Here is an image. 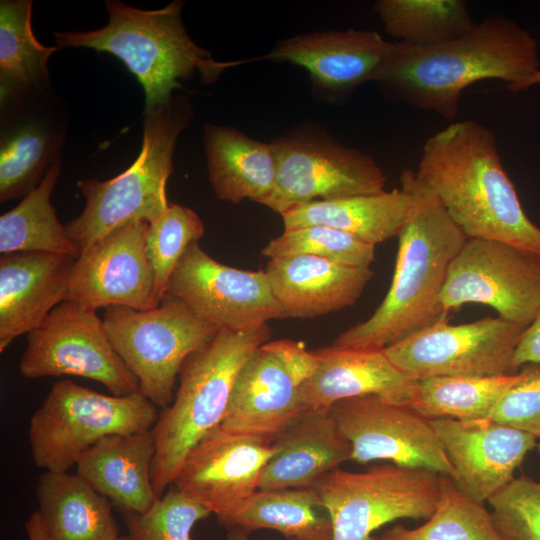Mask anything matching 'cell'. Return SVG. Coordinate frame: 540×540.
Masks as SVG:
<instances>
[{
  "label": "cell",
  "mask_w": 540,
  "mask_h": 540,
  "mask_svg": "<svg viewBox=\"0 0 540 540\" xmlns=\"http://www.w3.org/2000/svg\"><path fill=\"white\" fill-rule=\"evenodd\" d=\"M313 352L317 367L300 389L306 410L331 408L338 401L367 395L407 406L416 399L418 382L397 368L384 349L332 344Z\"/></svg>",
  "instance_id": "21"
},
{
  "label": "cell",
  "mask_w": 540,
  "mask_h": 540,
  "mask_svg": "<svg viewBox=\"0 0 540 540\" xmlns=\"http://www.w3.org/2000/svg\"><path fill=\"white\" fill-rule=\"evenodd\" d=\"M537 84H540V69L507 87L512 92H518Z\"/></svg>",
  "instance_id": "43"
},
{
  "label": "cell",
  "mask_w": 540,
  "mask_h": 540,
  "mask_svg": "<svg viewBox=\"0 0 540 540\" xmlns=\"http://www.w3.org/2000/svg\"><path fill=\"white\" fill-rule=\"evenodd\" d=\"M77 258L50 252H13L0 257V352L38 328L67 300Z\"/></svg>",
  "instance_id": "22"
},
{
  "label": "cell",
  "mask_w": 540,
  "mask_h": 540,
  "mask_svg": "<svg viewBox=\"0 0 540 540\" xmlns=\"http://www.w3.org/2000/svg\"><path fill=\"white\" fill-rule=\"evenodd\" d=\"M517 369L526 364L540 365V304L532 322L523 331L514 351Z\"/></svg>",
  "instance_id": "41"
},
{
  "label": "cell",
  "mask_w": 540,
  "mask_h": 540,
  "mask_svg": "<svg viewBox=\"0 0 540 540\" xmlns=\"http://www.w3.org/2000/svg\"><path fill=\"white\" fill-rule=\"evenodd\" d=\"M313 372L306 353L284 340L264 343L241 369L220 427L273 443L306 411L300 389Z\"/></svg>",
  "instance_id": "14"
},
{
  "label": "cell",
  "mask_w": 540,
  "mask_h": 540,
  "mask_svg": "<svg viewBox=\"0 0 540 540\" xmlns=\"http://www.w3.org/2000/svg\"><path fill=\"white\" fill-rule=\"evenodd\" d=\"M400 185L391 191L316 200L292 207L281 214L284 230L325 225L376 246L398 236L409 217L412 195L406 185Z\"/></svg>",
  "instance_id": "27"
},
{
  "label": "cell",
  "mask_w": 540,
  "mask_h": 540,
  "mask_svg": "<svg viewBox=\"0 0 540 540\" xmlns=\"http://www.w3.org/2000/svg\"><path fill=\"white\" fill-rule=\"evenodd\" d=\"M149 223L131 222L92 244L76 259L67 300L97 309L157 307L154 275L146 255Z\"/></svg>",
  "instance_id": "17"
},
{
  "label": "cell",
  "mask_w": 540,
  "mask_h": 540,
  "mask_svg": "<svg viewBox=\"0 0 540 540\" xmlns=\"http://www.w3.org/2000/svg\"><path fill=\"white\" fill-rule=\"evenodd\" d=\"M166 294L184 302L219 329L245 332L286 318L265 270H243L189 245L172 273Z\"/></svg>",
  "instance_id": "15"
},
{
  "label": "cell",
  "mask_w": 540,
  "mask_h": 540,
  "mask_svg": "<svg viewBox=\"0 0 540 540\" xmlns=\"http://www.w3.org/2000/svg\"><path fill=\"white\" fill-rule=\"evenodd\" d=\"M430 421L452 466L454 486L480 503L515 478V470L539 440L489 418Z\"/></svg>",
  "instance_id": "19"
},
{
  "label": "cell",
  "mask_w": 540,
  "mask_h": 540,
  "mask_svg": "<svg viewBox=\"0 0 540 540\" xmlns=\"http://www.w3.org/2000/svg\"><path fill=\"white\" fill-rule=\"evenodd\" d=\"M108 24L86 32H56V46L85 47L120 59L138 79L145 92L149 113L167 104L180 80L196 71L202 83H213L232 62H218L187 34L175 0L158 10H142L118 0H107Z\"/></svg>",
  "instance_id": "4"
},
{
  "label": "cell",
  "mask_w": 540,
  "mask_h": 540,
  "mask_svg": "<svg viewBox=\"0 0 540 540\" xmlns=\"http://www.w3.org/2000/svg\"><path fill=\"white\" fill-rule=\"evenodd\" d=\"M31 0L0 2V102L4 109L49 85L48 59L60 49L38 42L31 26Z\"/></svg>",
  "instance_id": "30"
},
{
  "label": "cell",
  "mask_w": 540,
  "mask_h": 540,
  "mask_svg": "<svg viewBox=\"0 0 540 540\" xmlns=\"http://www.w3.org/2000/svg\"><path fill=\"white\" fill-rule=\"evenodd\" d=\"M116 540H131V538L126 535V536H119Z\"/></svg>",
  "instance_id": "45"
},
{
  "label": "cell",
  "mask_w": 540,
  "mask_h": 540,
  "mask_svg": "<svg viewBox=\"0 0 540 540\" xmlns=\"http://www.w3.org/2000/svg\"><path fill=\"white\" fill-rule=\"evenodd\" d=\"M412 195L399 233L390 288L374 313L342 332L336 346L385 349L448 316L440 297L449 266L467 240L435 194L407 169L400 176Z\"/></svg>",
  "instance_id": "3"
},
{
  "label": "cell",
  "mask_w": 540,
  "mask_h": 540,
  "mask_svg": "<svg viewBox=\"0 0 540 540\" xmlns=\"http://www.w3.org/2000/svg\"><path fill=\"white\" fill-rule=\"evenodd\" d=\"M61 173L54 163L41 183L0 217V253L50 252L78 258L79 249L57 218L51 195Z\"/></svg>",
  "instance_id": "32"
},
{
  "label": "cell",
  "mask_w": 540,
  "mask_h": 540,
  "mask_svg": "<svg viewBox=\"0 0 540 540\" xmlns=\"http://www.w3.org/2000/svg\"><path fill=\"white\" fill-rule=\"evenodd\" d=\"M415 175L467 238L503 241L540 257V228L523 210L485 125L464 120L436 132Z\"/></svg>",
  "instance_id": "1"
},
{
  "label": "cell",
  "mask_w": 540,
  "mask_h": 540,
  "mask_svg": "<svg viewBox=\"0 0 540 540\" xmlns=\"http://www.w3.org/2000/svg\"><path fill=\"white\" fill-rule=\"evenodd\" d=\"M330 409L352 445V461L387 460L452 476V466L431 421L411 406L367 395L338 401Z\"/></svg>",
  "instance_id": "16"
},
{
  "label": "cell",
  "mask_w": 540,
  "mask_h": 540,
  "mask_svg": "<svg viewBox=\"0 0 540 540\" xmlns=\"http://www.w3.org/2000/svg\"><path fill=\"white\" fill-rule=\"evenodd\" d=\"M374 9L389 35L413 47L455 40L476 24L462 0H378Z\"/></svg>",
  "instance_id": "33"
},
{
  "label": "cell",
  "mask_w": 540,
  "mask_h": 540,
  "mask_svg": "<svg viewBox=\"0 0 540 540\" xmlns=\"http://www.w3.org/2000/svg\"><path fill=\"white\" fill-rule=\"evenodd\" d=\"M393 46L376 31H318L287 38L263 58L301 66L317 88L341 95L373 81Z\"/></svg>",
  "instance_id": "20"
},
{
  "label": "cell",
  "mask_w": 540,
  "mask_h": 540,
  "mask_svg": "<svg viewBox=\"0 0 540 540\" xmlns=\"http://www.w3.org/2000/svg\"><path fill=\"white\" fill-rule=\"evenodd\" d=\"M521 377L519 369L506 376H445L418 380L416 399L411 407L428 420L486 419Z\"/></svg>",
  "instance_id": "34"
},
{
  "label": "cell",
  "mask_w": 540,
  "mask_h": 540,
  "mask_svg": "<svg viewBox=\"0 0 540 540\" xmlns=\"http://www.w3.org/2000/svg\"><path fill=\"white\" fill-rule=\"evenodd\" d=\"M448 316L384 349L413 380L445 376H506L519 371L513 356L526 326L502 317L450 324Z\"/></svg>",
  "instance_id": "11"
},
{
  "label": "cell",
  "mask_w": 540,
  "mask_h": 540,
  "mask_svg": "<svg viewBox=\"0 0 540 540\" xmlns=\"http://www.w3.org/2000/svg\"><path fill=\"white\" fill-rule=\"evenodd\" d=\"M538 69L537 41L530 32L508 18L491 16L434 47L394 42L373 82L392 100L454 120L470 85L483 79L511 85Z\"/></svg>",
  "instance_id": "2"
},
{
  "label": "cell",
  "mask_w": 540,
  "mask_h": 540,
  "mask_svg": "<svg viewBox=\"0 0 540 540\" xmlns=\"http://www.w3.org/2000/svg\"><path fill=\"white\" fill-rule=\"evenodd\" d=\"M6 126L0 141V201L24 198L56 163L62 136L44 119L25 117Z\"/></svg>",
  "instance_id": "31"
},
{
  "label": "cell",
  "mask_w": 540,
  "mask_h": 540,
  "mask_svg": "<svg viewBox=\"0 0 540 540\" xmlns=\"http://www.w3.org/2000/svg\"><path fill=\"white\" fill-rule=\"evenodd\" d=\"M443 474L422 467L373 465L363 472L339 468L312 488L332 524V540H374L373 533L398 519H425L435 511Z\"/></svg>",
  "instance_id": "9"
},
{
  "label": "cell",
  "mask_w": 540,
  "mask_h": 540,
  "mask_svg": "<svg viewBox=\"0 0 540 540\" xmlns=\"http://www.w3.org/2000/svg\"><path fill=\"white\" fill-rule=\"evenodd\" d=\"M273 443L277 452L264 467L258 490L312 488L352 458V445L330 408L304 411Z\"/></svg>",
  "instance_id": "23"
},
{
  "label": "cell",
  "mask_w": 540,
  "mask_h": 540,
  "mask_svg": "<svg viewBox=\"0 0 540 540\" xmlns=\"http://www.w3.org/2000/svg\"><path fill=\"white\" fill-rule=\"evenodd\" d=\"M204 234V224L192 209L169 204L164 213L149 224L146 255L154 275V300L159 306L178 262L193 242Z\"/></svg>",
  "instance_id": "36"
},
{
  "label": "cell",
  "mask_w": 540,
  "mask_h": 540,
  "mask_svg": "<svg viewBox=\"0 0 540 540\" xmlns=\"http://www.w3.org/2000/svg\"><path fill=\"white\" fill-rule=\"evenodd\" d=\"M537 450H538V453L540 454V439L538 440V444H537Z\"/></svg>",
  "instance_id": "46"
},
{
  "label": "cell",
  "mask_w": 540,
  "mask_h": 540,
  "mask_svg": "<svg viewBox=\"0 0 540 540\" xmlns=\"http://www.w3.org/2000/svg\"><path fill=\"white\" fill-rule=\"evenodd\" d=\"M28 540H50L45 523L39 513L35 511L25 522Z\"/></svg>",
  "instance_id": "42"
},
{
  "label": "cell",
  "mask_w": 540,
  "mask_h": 540,
  "mask_svg": "<svg viewBox=\"0 0 540 540\" xmlns=\"http://www.w3.org/2000/svg\"><path fill=\"white\" fill-rule=\"evenodd\" d=\"M521 379L500 399L489 419L540 439V365L520 368Z\"/></svg>",
  "instance_id": "40"
},
{
  "label": "cell",
  "mask_w": 540,
  "mask_h": 540,
  "mask_svg": "<svg viewBox=\"0 0 540 540\" xmlns=\"http://www.w3.org/2000/svg\"><path fill=\"white\" fill-rule=\"evenodd\" d=\"M28 379L79 376L103 384L112 395L139 391V381L115 350L95 309L64 301L27 334L19 363Z\"/></svg>",
  "instance_id": "10"
},
{
  "label": "cell",
  "mask_w": 540,
  "mask_h": 540,
  "mask_svg": "<svg viewBox=\"0 0 540 540\" xmlns=\"http://www.w3.org/2000/svg\"><path fill=\"white\" fill-rule=\"evenodd\" d=\"M155 454L152 430L107 436L81 455L77 474L121 513H143L157 500L152 480Z\"/></svg>",
  "instance_id": "25"
},
{
  "label": "cell",
  "mask_w": 540,
  "mask_h": 540,
  "mask_svg": "<svg viewBox=\"0 0 540 540\" xmlns=\"http://www.w3.org/2000/svg\"><path fill=\"white\" fill-rule=\"evenodd\" d=\"M50 540H116L112 503L80 475L45 471L36 488Z\"/></svg>",
  "instance_id": "28"
},
{
  "label": "cell",
  "mask_w": 540,
  "mask_h": 540,
  "mask_svg": "<svg viewBox=\"0 0 540 540\" xmlns=\"http://www.w3.org/2000/svg\"><path fill=\"white\" fill-rule=\"evenodd\" d=\"M103 321L107 334L139 381V392L156 406L168 407L185 360L220 330L168 294L146 311L109 306Z\"/></svg>",
  "instance_id": "8"
},
{
  "label": "cell",
  "mask_w": 540,
  "mask_h": 540,
  "mask_svg": "<svg viewBox=\"0 0 540 540\" xmlns=\"http://www.w3.org/2000/svg\"><path fill=\"white\" fill-rule=\"evenodd\" d=\"M374 540H502L484 503L461 493L443 475L441 497L433 514L416 528L396 525Z\"/></svg>",
  "instance_id": "35"
},
{
  "label": "cell",
  "mask_w": 540,
  "mask_h": 540,
  "mask_svg": "<svg viewBox=\"0 0 540 540\" xmlns=\"http://www.w3.org/2000/svg\"><path fill=\"white\" fill-rule=\"evenodd\" d=\"M264 270L286 316L302 319L353 305L373 276L370 267L306 255L269 259Z\"/></svg>",
  "instance_id": "24"
},
{
  "label": "cell",
  "mask_w": 540,
  "mask_h": 540,
  "mask_svg": "<svg viewBox=\"0 0 540 540\" xmlns=\"http://www.w3.org/2000/svg\"><path fill=\"white\" fill-rule=\"evenodd\" d=\"M271 337L269 324L245 332L220 329L183 363L172 403L162 409L152 431V466L157 498L172 485L191 449L219 427L236 379L252 354Z\"/></svg>",
  "instance_id": "5"
},
{
  "label": "cell",
  "mask_w": 540,
  "mask_h": 540,
  "mask_svg": "<svg viewBox=\"0 0 540 540\" xmlns=\"http://www.w3.org/2000/svg\"><path fill=\"white\" fill-rule=\"evenodd\" d=\"M203 143L209 180L219 200L261 203L272 193L277 159L271 142L252 139L234 128L206 124Z\"/></svg>",
  "instance_id": "26"
},
{
  "label": "cell",
  "mask_w": 540,
  "mask_h": 540,
  "mask_svg": "<svg viewBox=\"0 0 540 540\" xmlns=\"http://www.w3.org/2000/svg\"><path fill=\"white\" fill-rule=\"evenodd\" d=\"M313 488L257 490L218 521L247 532L269 529L288 539L332 540V524Z\"/></svg>",
  "instance_id": "29"
},
{
  "label": "cell",
  "mask_w": 540,
  "mask_h": 540,
  "mask_svg": "<svg viewBox=\"0 0 540 540\" xmlns=\"http://www.w3.org/2000/svg\"><path fill=\"white\" fill-rule=\"evenodd\" d=\"M227 540H249L248 532L241 528H228ZM289 540H299V539H289Z\"/></svg>",
  "instance_id": "44"
},
{
  "label": "cell",
  "mask_w": 540,
  "mask_h": 540,
  "mask_svg": "<svg viewBox=\"0 0 540 540\" xmlns=\"http://www.w3.org/2000/svg\"><path fill=\"white\" fill-rule=\"evenodd\" d=\"M158 417L156 405L139 391L106 395L61 380L30 419L32 457L45 471L67 472L102 438L150 431Z\"/></svg>",
  "instance_id": "7"
},
{
  "label": "cell",
  "mask_w": 540,
  "mask_h": 540,
  "mask_svg": "<svg viewBox=\"0 0 540 540\" xmlns=\"http://www.w3.org/2000/svg\"><path fill=\"white\" fill-rule=\"evenodd\" d=\"M182 97L144 113L143 141L136 160L116 177L85 179L78 187L85 197L82 213L65 225L80 254L110 232L135 221L154 222L169 206L166 184L173 171L176 140L190 120Z\"/></svg>",
  "instance_id": "6"
},
{
  "label": "cell",
  "mask_w": 540,
  "mask_h": 540,
  "mask_svg": "<svg viewBox=\"0 0 540 540\" xmlns=\"http://www.w3.org/2000/svg\"><path fill=\"white\" fill-rule=\"evenodd\" d=\"M440 303L446 315L468 303L487 305L527 327L540 304V257L503 241L467 238L449 266Z\"/></svg>",
  "instance_id": "12"
},
{
  "label": "cell",
  "mask_w": 540,
  "mask_h": 540,
  "mask_svg": "<svg viewBox=\"0 0 540 540\" xmlns=\"http://www.w3.org/2000/svg\"><path fill=\"white\" fill-rule=\"evenodd\" d=\"M488 503L502 540H540V482L528 475L515 477Z\"/></svg>",
  "instance_id": "39"
},
{
  "label": "cell",
  "mask_w": 540,
  "mask_h": 540,
  "mask_svg": "<svg viewBox=\"0 0 540 540\" xmlns=\"http://www.w3.org/2000/svg\"><path fill=\"white\" fill-rule=\"evenodd\" d=\"M276 452L274 443L219 426L191 449L173 485L221 518L258 490Z\"/></svg>",
  "instance_id": "18"
},
{
  "label": "cell",
  "mask_w": 540,
  "mask_h": 540,
  "mask_svg": "<svg viewBox=\"0 0 540 540\" xmlns=\"http://www.w3.org/2000/svg\"><path fill=\"white\" fill-rule=\"evenodd\" d=\"M122 514L131 540H193V527L211 511L174 486L147 511Z\"/></svg>",
  "instance_id": "38"
},
{
  "label": "cell",
  "mask_w": 540,
  "mask_h": 540,
  "mask_svg": "<svg viewBox=\"0 0 540 540\" xmlns=\"http://www.w3.org/2000/svg\"><path fill=\"white\" fill-rule=\"evenodd\" d=\"M277 175L272 193L260 204L280 215L316 200L384 191L386 176L372 156L334 140L288 136L271 142Z\"/></svg>",
  "instance_id": "13"
},
{
  "label": "cell",
  "mask_w": 540,
  "mask_h": 540,
  "mask_svg": "<svg viewBox=\"0 0 540 540\" xmlns=\"http://www.w3.org/2000/svg\"><path fill=\"white\" fill-rule=\"evenodd\" d=\"M261 254L269 259L306 255L370 267L375 260V246L333 227L310 225L284 230L269 241Z\"/></svg>",
  "instance_id": "37"
}]
</instances>
